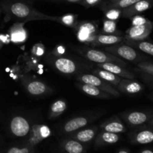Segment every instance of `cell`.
Segmentation results:
<instances>
[{"label":"cell","instance_id":"obj_44","mask_svg":"<svg viewBox=\"0 0 153 153\" xmlns=\"http://www.w3.org/2000/svg\"><path fill=\"white\" fill-rule=\"evenodd\" d=\"M150 97V99H151V100H152V101H153V95H152V96H150V97Z\"/></svg>","mask_w":153,"mask_h":153},{"label":"cell","instance_id":"obj_26","mask_svg":"<svg viewBox=\"0 0 153 153\" xmlns=\"http://www.w3.org/2000/svg\"><path fill=\"white\" fill-rule=\"evenodd\" d=\"M66 109H67V102L65 100H61V99L57 100L51 105L48 117L50 120L55 119L61 116L65 111Z\"/></svg>","mask_w":153,"mask_h":153},{"label":"cell","instance_id":"obj_25","mask_svg":"<svg viewBox=\"0 0 153 153\" xmlns=\"http://www.w3.org/2000/svg\"><path fill=\"white\" fill-rule=\"evenodd\" d=\"M123 43L131 47L134 48L137 50L147 54L153 57V43L146 40H129L124 39Z\"/></svg>","mask_w":153,"mask_h":153},{"label":"cell","instance_id":"obj_39","mask_svg":"<svg viewBox=\"0 0 153 153\" xmlns=\"http://www.w3.org/2000/svg\"><path fill=\"white\" fill-rule=\"evenodd\" d=\"M5 40H6V36L0 34V49L2 47L4 43H5Z\"/></svg>","mask_w":153,"mask_h":153},{"label":"cell","instance_id":"obj_42","mask_svg":"<svg viewBox=\"0 0 153 153\" xmlns=\"http://www.w3.org/2000/svg\"><path fill=\"white\" fill-rule=\"evenodd\" d=\"M147 126H153V117L147 123Z\"/></svg>","mask_w":153,"mask_h":153},{"label":"cell","instance_id":"obj_45","mask_svg":"<svg viewBox=\"0 0 153 153\" xmlns=\"http://www.w3.org/2000/svg\"><path fill=\"white\" fill-rule=\"evenodd\" d=\"M35 153H37V152H35Z\"/></svg>","mask_w":153,"mask_h":153},{"label":"cell","instance_id":"obj_6","mask_svg":"<svg viewBox=\"0 0 153 153\" xmlns=\"http://www.w3.org/2000/svg\"><path fill=\"white\" fill-rule=\"evenodd\" d=\"M76 37L81 43L91 47L98 35V25L95 22H79L74 28Z\"/></svg>","mask_w":153,"mask_h":153},{"label":"cell","instance_id":"obj_21","mask_svg":"<svg viewBox=\"0 0 153 153\" xmlns=\"http://www.w3.org/2000/svg\"><path fill=\"white\" fill-rule=\"evenodd\" d=\"M61 153H86L85 144L67 137L63 139L59 144Z\"/></svg>","mask_w":153,"mask_h":153},{"label":"cell","instance_id":"obj_27","mask_svg":"<svg viewBox=\"0 0 153 153\" xmlns=\"http://www.w3.org/2000/svg\"><path fill=\"white\" fill-rule=\"evenodd\" d=\"M78 14H73V13H67L61 16H54L53 22H58L63 25L67 27H70L74 29L75 27L78 24Z\"/></svg>","mask_w":153,"mask_h":153},{"label":"cell","instance_id":"obj_10","mask_svg":"<svg viewBox=\"0 0 153 153\" xmlns=\"http://www.w3.org/2000/svg\"><path fill=\"white\" fill-rule=\"evenodd\" d=\"M51 134L52 131L48 126L43 123L31 124L29 134L24 143L36 147L43 140L48 138Z\"/></svg>","mask_w":153,"mask_h":153},{"label":"cell","instance_id":"obj_41","mask_svg":"<svg viewBox=\"0 0 153 153\" xmlns=\"http://www.w3.org/2000/svg\"><path fill=\"white\" fill-rule=\"evenodd\" d=\"M139 153H153V151L151 149H143Z\"/></svg>","mask_w":153,"mask_h":153},{"label":"cell","instance_id":"obj_34","mask_svg":"<svg viewBox=\"0 0 153 153\" xmlns=\"http://www.w3.org/2000/svg\"><path fill=\"white\" fill-rule=\"evenodd\" d=\"M32 54L37 58H40V57L43 56L45 53V47L43 44L41 43H37L33 46L32 49Z\"/></svg>","mask_w":153,"mask_h":153},{"label":"cell","instance_id":"obj_31","mask_svg":"<svg viewBox=\"0 0 153 153\" xmlns=\"http://www.w3.org/2000/svg\"><path fill=\"white\" fill-rule=\"evenodd\" d=\"M102 33L114 35H122V32L117 29V22L114 20L105 19L103 20Z\"/></svg>","mask_w":153,"mask_h":153},{"label":"cell","instance_id":"obj_12","mask_svg":"<svg viewBox=\"0 0 153 153\" xmlns=\"http://www.w3.org/2000/svg\"><path fill=\"white\" fill-rule=\"evenodd\" d=\"M31 124L22 116L13 117L9 123L10 133L16 137H25L29 134Z\"/></svg>","mask_w":153,"mask_h":153},{"label":"cell","instance_id":"obj_37","mask_svg":"<svg viewBox=\"0 0 153 153\" xmlns=\"http://www.w3.org/2000/svg\"><path fill=\"white\" fill-rule=\"evenodd\" d=\"M140 74V76H141V79L146 82V84L149 85L150 87H152L153 88V76H151V75L146 74V73H141V72H139Z\"/></svg>","mask_w":153,"mask_h":153},{"label":"cell","instance_id":"obj_4","mask_svg":"<svg viewBox=\"0 0 153 153\" xmlns=\"http://www.w3.org/2000/svg\"><path fill=\"white\" fill-rule=\"evenodd\" d=\"M104 114L105 111H99L91 112V113L70 118V120L66 121L61 126V134L68 135V134H71V133L74 132L77 130L81 129L84 127H86L88 125L92 123L97 119L101 117Z\"/></svg>","mask_w":153,"mask_h":153},{"label":"cell","instance_id":"obj_40","mask_svg":"<svg viewBox=\"0 0 153 153\" xmlns=\"http://www.w3.org/2000/svg\"><path fill=\"white\" fill-rule=\"evenodd\" d=\"M117 153H131L127 149H121L118 151Z\"/></svg>","mask_w":153,"mask_h":153},{"label":"cell","instance_id":"obj_32","mask_svg":"<svg viewBox=\"0 0 153 153\" xmlns=\"http://www.w3.org/2000/svg\"><path fill=\"white\" fill-rule=\"evenodd\" d=\"M137 66V72H141V73H146V74L153 76V62H150L148 61H140V62L136 64Z\"/></svg>","mask_w":153,"mask_h":153},{"label":"cell","instance_id":"obj_18","mask_svg":"<svg viewBox=\"0 0 153 153\" xmlns=\"http://www.w3.org/2000/svg\"><path fill=\"white\" fill-rule=\"evenodd\" d=\"M153 7V0H140L131 6L122 10L121 16L124 18H131L134 15L142 13Z\"/></svg>","mask_w":153,"mask_h":153},{"label":"cell","instance_id":"obj_2","mask_svg":"<svg viewBox=\"0 0 153 153\" xmlns=\"http://www.w3.org/2000/svg\"><path fill=\"white\" fill-rule=\"evenodd\" d=\"M45 60L56 71L67 76H77L82 73V70H83V64L68 57L55 56L49 53L46 55Z\"/></svg>","mask_w":153,"mask_h":153},{"label":"cell","instance_id":"obj_1","mask_svg":"<svg viewBox=\"0 0 153 153\" xmlns=\"http://www.w3.org/2000/svg\"><path fill=\"white\" fill-rule=\"evenodd\" d=\"M1 8L7 16L19 19L25 23L33 20L53 21L55 16L38 11L28 3L19 0H4L1 2Z\"/></svg>","mask_w":153,"mask_h":153},{"label":"cell","instance_id":"obj_36","mask_svg":"<svg viewBox=\"0 0 153 153\" xmlns=\"http://www.w3.org/2000/svg\"><path fill=\"white\" fill-rule=\"evenodd\" d=\"M65 52L66 49L64 46H62V45H58L50 53L55 55V56H63L64 54L65 53Z\"/></svg>","mask_w":153,"mask_h":153},{"label":"cell","instance_id":"obj_20","mask_svg":"<svg viewBox=\"0 0 153 153\" xmlns=\"http://www.w3.org/2000/svg\"><path fill=\"white\" fill-rule=\"evenodd\" d=\"M25 22H16L9 29L10 40L15 44H22L28 39V31L25 29Z\"/></svg>","mask_w":153,"mask_h":153},{"label":"cell","instance_id":"obj_7","mask_svg":"<svg viewBox=\"0 0 153 153\" xmlns=\"http://www.w3.org/2000/svg\"><path fill=\"white\" fill-rule=\"evenodd\" d=\"M76 80L82 83L94 85L99 89L111 94L113 97H121V94L116 89V88H114L111 85L105 82L93 73H79L76 76Z\"/></svg>","mask_w":153,"mask_h":153},{"label":"cell","instance_id":"obj_33","mask_svg":"<svg viewBox=\"0 0 153 153\" xmlns=\"http://www.w3.org/2000/svg\"><path fill=\"white\" fill-rule=\"evenodd\" d=\"M131 25L132 26H135V25H143V24L146 23L147 22H149V20H148L146 18H145L144 16H140V15H134L132 17H131Z\"/></svg>","mask_w":153,"mask_h":153},{"label":"cell","instance_id":"obj_22","mask_svg":"<svg viewBox=\"0 0 153 153\" xmlns=\"http://www.w3.org/2000/svg\"><path fill=\"white\" fill-rule=\"evenodd\" d=\"M124 35H114L99 33L91 47H105L123 42Z\"/></svg>","mask_w":153,"mask_h":153},{"label":"cell","instance_id":"obj_24","mask_svg":"<svg viewBox=\"0 0 153 153\" xmlns=\"http://www.w3.org/2000/svg\"><path fill=\"white\" fill-rule=\"evenodd\" d=\"M91 73H92L93 74L97 76L98 77H100V79L104 80L105 82H108V83H109L110 85L115 87L120 83L121 79H122V78L120 77V76H117V75L114 74V73H111V72L108 71V70L99 68V67H97V68L93 69V70H91Z\"/></svg>","mask_w":153,"mask_h":153},{"label":"cell","instance_id":"obj_8","mask_svg":"<svg viewBox=\"0 0 153 153\" xmlns=\"http://www.w3.org/2000/svg\"><path fill=\"white\" fill-rule=\"evenodd\" d=\"M21 82L25 91L34 97H45L53 92V89L47 84L37 79H32L28 76H22Z\"/></svg>","mask_w":153,"mask_h":153},{"label":"cell","instance_id":"obj_15","mask_svg":"<svg viewBox=\"0 0 153 153\" xmlns=\"http://www.w3.org/2000/svg\"><path fill=\"white\" fill-rule=\"evenodd\" d=\"M99 127L100 130L116 133V134H121V133L126 132L127 131L126 125L117 115H114L102 122Z\"/></svg>","mask_w":153,"mask_h":153},{"label":"cell","instance_id":"obj_5","mask_svg":"<svg viewBox=\"0 0 153 153\" xmlns=\"http://www.w3.org/2000/svg\"><path fill=\"white\" fill-rule=\"evenodd\" d=\"M103 49L105 52H109L121 59L126 60V61L134 62L135 64L140 61H147V57L141 55L139 53L137 49L126 44L123 42L112 45V46H105V47H103Z\"/></svg>","mask_w":153,"mask_h":153},{"label":"cell","instance_id":"obj_9","mask_svg":"<svg viewBox=\"0 0 153 153\" xmlns=\"http://www.w3.org/2000/svg\"><path fill=\"white\" fill-rule=\"evenodd\" d=\"M120 116L127 125L136 128L147 123L153 117V111H130L120 113Z\"/></svg>","mask_w":153,"mask_h":153},{"label":"cell","instance_id":"obj_30","mask_svg":"<svg viewBox=\"0 0 153 153\" xmlns=\"http://www.w3.org/2000/svg\"><path fill=\"white\" fill-rule=\"evenodd\" d=\"M36 147L23 143L19 146H13L9 147L4 153H35Z\"/></svg>","mask_w":153,"mask_h":153},{"label":"cell","instance_id":"obj_23","mask_svg":"<svg viewBox=\"0 0 153 153\" xmlns=\"http://www.w3.org/2000/svg\"><path fill=\"white\" fill-rule=\"evenodd\" d=\"M76 87L78 88V89H79L81 91L90 97L101 99V100H109V99L113 98L111 94L99 89L98 88L94 86V85H89V84L79 82L76 84Z\"/></svg>","mask_w":153,"mask_h":153},{"label":"cell","instance_id":"obj_35","mask_svg":"<svg viewBox=\"0 0 153 153\" xmlns=\"http://www.w3.org/2000/svg\"><path fill=\"white\" fill-rule=\"evenodd\" d=\"M102 1L103 0H82L79 4L86 8H89V7L99 6Z\"/></svg>","mask_w":153,"mask_h":153},{"label":"cell","instance_id":"obj_28","mask_svg":"<svg viewBox=\"0 0 153 153\" xmlns=\"http://www.w3.org/2000/svg\"><path fill=\"white\" fill-rule=\"evenodd\" d=\"M98 7L103 12L105 19L116 21L117 22L121 17V14H122V10L121 9L110 7V6L105 5V4H102V3H101Z\"/></svg>","mask_w":153,"mask_h":153},{"label":"cell","instance_id":"obj_17","mask_svg":"<svg viewBox=\"0 0 153 153\" xmlns=\"http://www.w3.org/2000/svg\"><path fill=\"white\" fill-rule=\"evenodd\" d=\"M120 138L121 136L120 134L100 130L94 140V147L98 149V148L115 144L120 141Z\"/></svg>","mask_w":153,"mask_h":153},{"label":"cell","instance_id":"obj_19","mask_svg":"<svg viewBox=\"0 0 153 153\" xmlns=\"http://www.w3.org/2000/svg\"><path fill=\"white\" fill-rule=\"evenodd\" d=\"M96 65L99 68L108 70L121 78L129 79H134L135 78V74L133 72L126 69V67L116 63H104V64H97Z\"/></svg>","mask_w":153,"mask_h":153},{"label":"cell","instance_id":"obj_29","mask_svg":"<svg viewBox=\"0 0 153 153\" xmlns=\"http://www.w3.org/2000/svg\"><path fill=\"white\" fill-rule=\"evenodd\" d=\"M140 0H103L102 3L110 7H116L123 10V9L131 6L137 1Z\"/></svg>","mask_w":153,"mask_h":153},{"label":"cell","instance_id":"obj_43","mask_svg":"<svg viewBox=\"0 0 153 153\" xmlns=\"http://www.w3.org/2000/svg\"><path fill=\"white\" fill-rule=\"evenodd\" d=\"M0 153H4V151H2V149H1V147H0Z\"/></svg>","mask_w":153,"mask_h":153},{"label":"cell","instance_id":"obj_3","mask_svg":"<svg viewBox=\"0 0 153 153\" xmlns=\"http://www.w3.org/2000/svg\"><path fill=\"white\" fill-rule=\"evenodd\" d=\"M74 50L82 55L85 59L88 60L89 61L97 64H104V63H116V64H120L123 67H126L127 64L124 60L109 53V52H105V51L99 50L94 48L86 46H80V47H76L75 46Z\"/></svg>","mask_w":153,"mask_h":153},{"label":"cell","instance_id":"obj_14","mask_svg":"<svg viewBox=\"0 0 153 153\" xmlns=\"http://www.w3.org/2000/svg\"><path fill=\"white\" fill-rule=\"evenodd\" d=\"M99 131H100L99 126L95 125L89 127L86 126L68 134L67 137L78 140L86 145L94 141Z\"/></svg>","mask_w":153,"mask_h":153},{"label":"cell","instance_id":"obj_16","mask_svg":"<svg viewBox=\"0 0 153 153\" xmlns=\"http://www.w3.org/2000/svg\"><path fill=\"white\" fill-rule=\"evenodd\" d=\"M116 89L120 94H124L126 95H134V94L142 92L144 89V87L141 83L134 79L122 78L120 83L116 86Z\"/></svg>","mask_w":153,"mask_h":153},{"label":"cell","instance_id":"obj_38","mask_svg":"<svg viewBox=\"0 0 153 153\" xmlns=\"http://www.w3.org/2000/svg\"><path fill=\"white\" fill-rule=\"evenodd\" d=\"M42 1H55V2H64V3H77V4H79L82 0H42Z\"/></svg>","mask_w":153,"mask_h":153},{"label":"cell","instance_id":"obj_13","mask_svg":"<svg viewBox=\"0 0 153 153\" xmlns=\"http://www.w3.org/2000/svg\"><path fill=\"white\" fill-rule=\"evenodd\" d=\"M153 30V23L149 21L146 23L140 25L130 27L126 30L124 35L125 39L129 40H145Z\"/></svg>","mask_w":153,"mask_h":153},{"label":"cell","instance_id":"obj_11","mask_svg":"<svg viewBox=\"0 0 153 153\" xmlns=\"http://www.w3.org/2000/svg\"><path fill=\"white\" fill-rule=\"evenodd\" d=\"M128 140L130 143L137 145L153 143V126L136 127L128 135Z\"/></svg>","mask_w":153,"mask_h":153}]
</instances>
